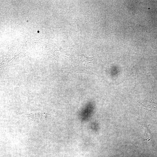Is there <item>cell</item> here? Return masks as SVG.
<instances>
[{
  "label": "cell",
  "mask_w": 157,
  "mask_h": 157,
  "mask_svg": "<svg viewBox=\"0 0 157 157\" xmlns=\"http://www.w3.org/2000/svg\"><path fill=\"white\" fill-rule=\"evenodd\" d=\"M25 117L29 118L35 122H39L46 120L50 116L51 114L44 112L33 113H22L20 114Z\"/></svg>",
  "instance_id": "6da1fadb"
}]
</instances>
